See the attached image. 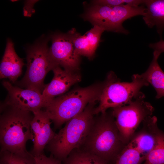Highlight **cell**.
I'll return each mask as SVG.
<instances>
[{
  "label": "cell",
  "instance_id": "obj_4",
  "mask_svg": "<svg viewBox=\"0 0 164 164\" xmlns=\"http://www.w3.org/2000/svg\"><path fill=\"white\" fill-rule=\"evenodd\" d=\"M104 84L77 89L55 98L44 108L55 129L81 112L87 104L99 99Z\"/></svg>",
  "mask_w": 164,
  "mask_h": 164
},
{
  "label": "cell",
  "instance_id": "obj_10",
  "mask_svg": "<svg viewBox=\"0 0 164 164\" xmlns=\"http://www.w3.org/2000/svg\"><path fill=\"white\" fill-rule=\"evenodd\" d=\"M2 84L7 90L8 95L1 108L10 107L33 113L45 107L42 93L39 91L23 89L5 80Z\"/></svg>",
  "mask_w": 164,
  "mask_h": 164
},
{
  "label": "cell",
  "instance_id": "obj_1",
  "mask_svg": "<svg viewBox=\"0 0 164 164\" xmlns=\"http://www.w3.org/2000/svg\"><path fill=\"white\" fill-rule=\"evenodd\" d=\"M126 145L123 142L112 114L105 112L94 119L81 148L108 162L116 160Z\"/></svg>",
  "mask_w": 164,
  "mask_h": 164
},
{
  "label": "cell",
  "instance_id": "obj_23",
  "mask_svg": "<svg viewBox=\"0 0 164 164\" xmlns=\"http://www.w3.org/2000/svg\"><path fill=\"white\" fill-rule=\"evenodd\" d=\"M34 164H62L61 161L51 154L47 157L43 153L33 156Z\"/></svg>",
  "mask_w": 164,
  "mask_h": 164
},
{
  "label": "cell",
  "instance_id": "obj_6",
  "mask_svg": "<svg viewBox=\"0 0 164 164\" xmlns=\"http://www.w3.org/2000/svg\"><path fill=\"white\" fill-rule=\"evenodd\" d=\"M145 12V7L143 6H110L92 4L81 17L85 21L104 31L128 34L129 32L123 26V22L134 16H143Z\"/></svg>",
  "mask_w": 164,
  "mask_h": 164
},
{
  "label": "cell",
  "instance_id": "obj_2",
  "mask_svg": "<svg viewBox=\"0 0 164 164\" xmlns=\"http://www.w3.org/2000/svg\"><path fill=\"white\" fill-rule=\"evenodd\" d=\"M0 109L3 112L0 119L1 149L16 154H28L26 144L32 140L31 124L33 114L10 107Z\"/></svg>",
  "mask_w": 164,
  "mask_h": 164
},
{
  "label": "cell",
  "instance_id": "obj_15",
  "mask_svg": "<svg viewBox=\"0 0 164 164\" xmlns=\"http://www.w3.org/2000/svg\"><path fill=\"white\" fill-rule=\"evenodd\" d=\"M24 65L23 59L19 57L15 51L14 43L8 39L0 63V79L7 78L12 82H15L21 75Z\"/></svg>",
  "mask_w": 164,
  "mask_h": 164
},
{
  "label": "cell",
  "instance_id": "obj_17",
  "mask_svg": "<svg viewBox=\"0 0 164 164\" xmlns=\"http://www.w3.org/2000/svg\"><path fill=\"white\" fill-rule=\"evenodd\" d=\"M159 55L153 53V58L147 70L142 74L146 80L150 84L156 92L155 98L164 97V72L159 64Z\"/></svg>",
  "mask_w": 164,
  "mask_h": 164
},
{
  "label": "cell",
  "instance_id": "obj_20",
  "mask_svg": "<svg viewBox=\"0 0 164 164\" xmlns=\"http://www.w3.org/2000/svg\"><path fill=\"white\" fill-rule=\"evenodd\" d=\"M0 164H34V163L33 156L31 153L21 155L1 149Z\"/></svg>",
  "mask_w": 164,
  "mask_h": 164
},
{
  "label": "cell",
  "instance_id": "obj_14",
  "mask_svg": "<svg viewBox=\"0 0 164 164\" xmlns=\"http://www.w3.org/2000/svg\"><path fill=\"white\" fill-rule=\"evenodd\" d=\"M73 42L77 53L91 59L94 55L101 40L102 33L104 31L102 28L94 26L84 35H81L75 28L71 29Z\"/></svg>",
  "mask_w": 164,
  "mask_h": 164
},
{
  "label": "cell",
  "instance_id": "obj_3",
  "mask_svg": "<svg viewBox=\"0 0 164 164\" xmlns=\"http://www.w3.org/2000/svg\"><path fill=\"white\" fill-rule=\"evenodd\" d=\"M95 102L88 104L81 112L55 133L46 147L55 158L63 161L72 150L81 147L94 121Z\"/></svg>",
  "mask_w": 164,
  "mask_h": 164
},
{
  "label": "cell",
  "instance_id": "obj_8",
  "mask_svg": "<svg viewBox=\"0 0 164 164\" xmlns=\"http://www.w3.org/2000/svg\"><path fill=\"white\" fill-rule=\"evenodd\" d=\"M144 94L128 104L113 108L111 111L123 142L127 145L132 140L137 129L147 117L151 116L154 108L144 101Z\"/></svg>",
  "mask_w": 164,
  "mask_h": 164
},
{
  "label": "cell",
  "instance_id": "obj_5",
  "mask_svg": "<svg viewBox=\"0 0 164 164\" xmlns=\"http://www.w3.org/2000/svg\"><path fill=\"white\" fill-rule=\"evenodd\" d=\"M132 78L131 82H121L113 73H110L104 84L100 104L95 108L94 114L104 113L108 108L126 105L143 94L140 90L143 87L149 86V83L142 74H134Z\"/></svg>",
  "mask_w": 164,
  "mask_h": 164
},
{
  "label": "cell",
  "instance_id": "obj_24",
  "mask_svg": "<svg viewBox=\"0 0 164 164\" xmlns=\"http://www.w3.org/2000/svg\"><path fill=\"white\" fill-rule=\"evenodd\" d=\"M149 46L153 49V53L160 55L162 53L164 52V40L161 39L157 42L151 43L149 45Z\"/></svg>",
  "mask_w": 164,
  "mask_h": 164
},
{
  "label": "cell",
  "instance_id": "obj_11",
  "mask_svg": "<svg viewBox=\"0 0 164 164\" xmlns=\"http://www.w3.org/2000/svg\"><path fill=\"white\" fill-rule=\"evenodd\" d=\"M157 121L155 116L146 118L142 122L141 130L135 134L129 142L139 151L145 160L156 146L163 133L158 128Z\"/></svg>",
  "mask_w": 164,
  "mask_h": 164
},
{
  "label": "cell",
  "instance_id": "obj_21",
  "mask_svg": "<svg viewBox=\"0 0 164 164\" xmlns=\"http://www.w3.org/2000/svg\"><path fill=\"white\" fill-rule=\"evenodd\" d=\"M142 164H164V133L155 147L149 153Z\"/></svg>",
  "mask_w": 164,
  "mask_h": 164
},
{
  "label": "cell",
  "instance_id": "obj_13",
  "mask_svg": "<svg viewBox=\"0 0 164 164\" xmlns=\"http://www.w3.org/2000/svg\"><path fill=\"white\" fill-rule=\"evenodd\" d=\"M52 70L53 77L49 84L45 85L42 93L45 107L56 96L64 94L81 79L80 75L77 71L63 70L59 66Z\"/></svg>",
  "mask_w": 164,
  "mask_h": 164
},
{
  "label": "cell",
  "instance_id": "obj_22",
  "mask_svg": "<svg viewBox=\"0 0 164 164\" xmlns=\"http://www.w3.org/2000/svg\"><path fill=\"white\" fill-rule=\"evenodd\" d=\"M144 0H96L92 2V4L110 6L127 5L137 7L143 4Z\"/></svg>",
  "mask_w": 164,
  "mask_h": 164
},
{
  "label": "cell",
  "instance_id": "obj_18",
  "mask_svg": "<svg viewBox=\"0 0 164 164\" xmlns=\"http://www.w3.org/2000/svg\"><path fill=\"white\" fill-rule=\"evenodd\" d=\"M63 161V164H108L106 161L80 148L73 149Z\"/></svg>",
  "mask_w": 164,
  "mask_h": 164
},
{
  "label": "cell",
  "instance_id": "obj_16",
  "mask_svg": "<svg viewBox=\"0 0 164 164\" xmlns=\"http://www.w3.org/2000/svg\"><path fill=\"white\" fill-rule=\"evenodd\" d=\"M145 12L143 19L150 28L155 26L161 35L164 29V0H145Z\"/></svg>",
  "mask_w": 164,
  "mask_h": 164
},
{
  "label": "cell",
  "instance_id": "obj_19",
  "mask_svg": "<svg viewBox=\"0 0 164 164\" xmlns=\"http://www.w3.org/2000/svg\"><path fill=\"white\" fill-rule=\"evenodd\" d=\"M145 160L139 151L129 143L117 157L115 164H142Z\"/></svg>",
  "mask_w": 164,
  "mask_h": 164
},
{
  "label": "cell",
  "instance_id": "obj_7",
  "mask_svg": "<svg viewBox=\"0 0 164 164\" xmlns=\"http://www.w3.org/2000/svg\"><path fill=\"white\" fill-rule=\"evenodd\" d=\"M47 41L37 43L27 50L26 70L19 84L22 87L42 93L45 86L43 82L46 74L58 66L50 57Z\"/></svg>",
  "mask_w": 164,
  "mask_h": 164
},
{
  "label": "cell",
  "instance_id": "obj_12",
  "mask_svg": "<svg viewBox=\"0 0 164 164\" xmlns=\"http://www.w3.org/2000/svg\"><path fill=\"white\" fill-rule=\"evenodd\" d=\"M33 114L31 127L33 145L31 153L34 156L43 153L45 146L52 139L55 133L51 128L52 122L45 110L41 109Z\"/></svg>",
  "mask_w": 164,
  "mask_h": 164
},
{
  "label": "cell",
  "instance_id": "obj_9",
  "mask_svg": "<svg viewBox=\"0 0 164 164\" xmlns=\"http://www.w3.org/2000/svg\"><path fill=\"white\" fill-rule=\"evenodd\" d=\"M51 38L52 44L49 53L52 61L64 70L77 71L79 68L80 56L76 51L72 29L66 33L55 34Z\"/></svg>",
  "mask_w": 164,
  "mask_h": 164
}]
</instances>
